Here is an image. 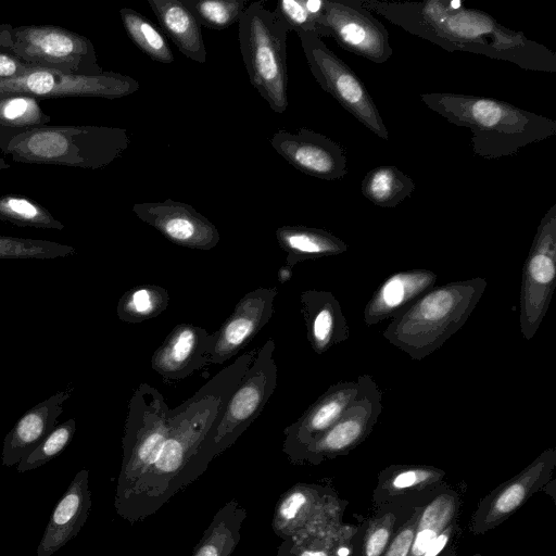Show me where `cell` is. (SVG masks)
<instances>
[{"instance_id":"obj_1","label":"cell","mask_w":556,"mask_h":556,"mask_svg":"<svg viewBox=\"0 0 556 556\" xmlns=\"http://www.w3.org/2000/svg\"><path fill=\"white\" fill-rule=\"evenodd\" d=\"M257 349L241 354L218 371L191 397L169 410V433L156 459L114 506L134 525L155 514L177 492L207 469L204 441L240 383Z\"/></svg>"},{"instance_id":"obj_2","label":"cell","mask_w":556,"mask_h":556,"mask_svg":"<svg viewBox=\"0 0 556 556\" xmlns=\"http://www.w3.org/2000/svg\"><path fill=\"white\" fill-rule=\"evenodd\" d=\"M405 31L453 52H470L506 61L527 71L556 72V53L521 31L509 29L490 14L459 0L420 2L358 0Z\"/></svg>"},{"instance_id":"obj_3","label":"cell","mask_w":556,"mask_h":556,"mask_svg":"<svg viewBox=\"0 0 556 556\" xmlns=\"http://www.w3.org/2000/svg\"><path fill=\"white\" fill-rule=\"evenodd\" d=\"M420 99L450 123L468 128L473 154L486 160L556 135V121L497 99L453 92L421 93Z\"/></svg>"},{"instance_id":"obj_4","label":"cell","mask_w":556,"mask_h":556,"mask_svg":"<svg viewBox=\"0 0 556 556\" xmlns=\"http://www.w3.org/2000/svg\"><path fill=\"white\" fill-rule=\"evenodd\" d=\"M482 277L434 286L397 314L382 337L413 361H422L463 328L481 300Z\"/></svg>"},{"instance_id":"obj_5","label":"cell","mask_w":556,"mask_h":556,"mask_svg":"<svg viewBox=\"0 0 556 556\" xmlns=\"http://www.w3.org/2000/svg\"><path fill=\"white\" fill-rule=\"evenodd\" d=\"M126 129L104 126H40L0 142L15 162L97 169L111 164L129 146Z\"/></svg>"},{"instance_id":"obj_6","label":"cell","mask_w":556,"mask_h":556,"mask_svg":"<svg viewBox=\"0 0 556 556\" xmlns=\"http://www.w3.org/2000/svg\"><path fill=\"white\" fill-rule=\"evenodd\" d=\"M239 24V46L250 83L276 113L288 108V28L265 1L251 2Z\"/></svg>"},{"instance_id":"obj_7","label":"cell","mask_w":556,"mask_h":556,"mask_svg":"<svg viewBox=\"0 0 556 556\" xmlns=\"http://www.w3.org/2000/svg\"><path fill=\"white\" fill-rule=\"evenodd\" d=\"M169 410L154 387L142 382L135 389L128 402L114 502L122 500L156 459L169 433Z\"/></svg>"},{"instance_id":"obj_8","label":"cell","mask_w":556,"mask_h":556,"mask_svg":"<svg viewBox=\"0 0 556 556\" xmlns=\"http://www.w3.org/2000/svg\"><path fill=\"white\" fill-rule=\"evenodd\" d=\"M276 344L268 339L260 349L230 395L224 410L203 444V457L210 463L241 437L263 412L277 387Z\"/></svg>"},{"instance_id":"obj_9","label":"cell","mask_w":556,"mask_h":556,"mask_svg":"<svg viewBox=\"0 0 556 556\" xmlns=\"http://www.w3.org/2000/svg\"><path fill=\"white\" fill-rule=\"evenodd\" d=\"M29 66L78 75H100L93 43L85 36L55 25L9 28L5 43Z\"/></svg>"},{"instance_id":"obj_10","label":"cell","mask_w":556,"mask_h":556,"mask_svg":"<svg viewBox=\"0 0 556 556\" xmlns=\"http://www.w3.org/2000/svg\"><path fill=\"white\" fill-rule=\"evenodd\" d=\"M298 36L309 70L321 89L377 137L389 139V131L372 98L353 70L321 38L305 33Z\"/></svg>"},{"instance_id":"obj_11","label":"cell","mask_w":556,"mask_h":556,"mask_svg":"<svg viewBox=\"0 0 556 556\" xmlns=\"http://www.w3.org/2000/svg\"><path fill=\"white\" fill-rule=\"evenodd\" d=\"M556 286V204L541 218L523 264L519 325L522 337L531 340L549 307Z\"/></svg>"},{"instance_id":"obj_12","label":"cell","mask_w":556,"mask_h":556,"mask_svg":"<svg viewBox=\"0 0 556 556\" xmlns=\"http://www.w3.org/2000/svg\"><path fill=\"white\" fill-rule=\"evenodd\" d=\"M346 505L331 486L296 483L279 497L271 527L282 540L321 534L343 522Z\"/></svg>"},{"instance_id":"obj_13","label":"cell","mask_w":556,"mask_h":556,"mask_svg":"<svg viewBox=\"0 0 556 556\" xmlns=\"http://www.w3.org/2000/svg\"><path fill=\"white\" fill-rule=\"evenodd\" d=\"M139 83L115 72L100 75H78L29 66L22 75L0 79V97L25 94L36 99L96 97L116 99L139 89Z\"/></svg>"},{"instance_id":"obj_14","label":"cell","mask_w":556,"mask_h":556,"mask_svg":"<svg viewBox=\"0 0 556 556\" xmlns=\"http://www.w3.org/2000/svg\"><path fill=\"white\" fill-rule=\"evenodd\" d=\"M356 380V395L340 418L307 447L301 464L316 466L348 455L372 432L383 409V393L370 375L358 376Z\"/></svg>"},{"instance_id":"obj_15","label":"cell","mask_w":556,"mask_h":556,"mask_svg":"<svg viewBox=\"0 0 556 556\" xmlns=\"http://www.w3.org/2000/svg\"><path fill=\"white\" fill-rule=\"evenodd\" d=\"M556 467V448L544 450L521 471L482 497L473 510L468 530L484 534L515 514L534 493L547 486Z\"/></svg>"},{"instance_id":"obj_16","label":"cell","mask_w":556,"mask_h":556,"mask_svg":"<svg viewBox=\"0 0 556 556\" xmlns=\"http://www.w3.org/2000/svg\"><path fill=\"white\" fill-rule=\"evenodd\" d=\"M320 22L342 49L374 63L393 53L389 31L358 0H324Z\"/></svg>"},{"instance_id":"obj_17","label":"cell","mask_w":556,"mask_h":556,"mask_svg":"<svg viewBox=\"0 0 556 556\" xmlns=\"http://www.w3.org/2000/svg\"><path fill=\"white\" fill-rule=\"evenodd\" d=\"M273 148L289 164L306 175L338 180L348 174V156L341 144L311 129L280 130L270 139Z\"/></svg>"},{"instance_id":"obj_18","label":"cell","mask_w":556,"mask_h":556,"mask_svg":"<svg viewBox=\"0 0 556 556\" xmlns=\"http://www.w3.org/2000/svg\"><path fill=\"white\" fill-rule=\"evenodd\" d=\"M132 212L167 240L180 247L208 251L220 240L216 226L187 203L172 199L137 203L132 206Z\"/></svg>"},{"instance_id":"obj_19","label":"cell","mask_w":556,"mask_h":556,"mask_svg":"<svg viewBox=\"0 0 556 556\" xmlns=\"http://www.w3.org/2000/svg\"><path fill=\"white\" fill-rule=\"evenodd\" d=\"M277 288H257L244 294L214 332L210 364H223L238 354L267 325L275 313Z\"/></svg>"},{"instance_id":"obj_20","label":"cell","mask_w":556,"mask_h":556,"mask_svg":"<svg viewBox=\"0 0 556 556\" xmlns=\"http://www.w3.org/2000/svg\"><path fill=\"white\" fill-rule=\"evenodd\" d=\"M358 389L357 380L331 384L294 422L283 430L282 452L300 465L307 447L343 414Z\"/></svg>"},{"instance_id":"obj_21","label":"cell","mask_w":556,"mask_h":556,"mask_svg":"<svg viewBox=\"0 0 556 556\" xmlns=\"http://www.w3.org/2000/svg\"><path fill=\"white\" fill-rule=\"evenodd\" d=\"M462 506V494L448 483L443 485L418 516L408 556H441L456 546L463 533Z\"/></svg>"},{"instance_id":"obj_22","label":"cell","mask_w":556,"mask_h":556,"mask_svg":"<svg viewBox=\"0 0 556 556\" xmlns=\"http://www.w3.org/2000/svg\"><path fill=\"white\" fill-rule=\"evenodd\" d=\"M215 334L192 324L176 325L151 357L165 382H177L210 364Z\"/></svg>"},{"instance_id":"obj_23","label":"cell","mask_w":556,"mask_h":556,"mask_svg":"<svg viewBox=\"0 0 556 556\" xmlns=\"http://www.w3.org/2000/svg\"><path fill=\"white\" fill-rule=\"evenodd\" d=\"M446 483V472L439 467L390 465L378 473L371 497L372 509L391 502L426 505Z\"/></svg>"},{"instance_id":"obj_24","label":"cell","mask_w":556,"mask_h":556,"mask_svg":"<svg viewBox=\"0 0 556 556\" xmlns=\"http://www.w3.org/2000/svg\"><path fill=\"white\" fill-rule=\"evenodd\" d=\"M91 507L89 471L79 470L56 503L37 547V556H51L76 536Z\"/></svg>"},{"instance_id":"obj_25","label":"cell","mask_w":556,"mask_h":556,"mask_svg":"<svg viewBox=\"0 0 556 556\" xmlns=\"http://www.w3.org/2000/svg\"><path fill=\"white\" fill-rule=\"evenodd\" d=\"M74 387L56 392L28 409L7 433L1 453L4 466L17 465L56 426L64 402L72 395Z\"/></svg>"},{"instance_id":"obj_26","label":"cell","mask_w":556,"mask_h":556,"mask_svg":"<svg viewBox=\"0 0 556 556\" xmlns=\"http://www.w3.org/2000/svg\"><path fill=\"white\" fill-rule=\"evenodd\" d=\"M437 274L430 269L397 271L384 279L365 305L367 327L394 318L418 296L435 286Z\"/></svg>"},{"instance_id":"obj_27","label":"cell","mask_w":556,"mask_h":556,"mask_svg":"<svg viewBox=\"0 0 556 556\" xmlns=\"http://www.w3.org/2000/svg\"><path fill=\"white\" fill-rule=\"evenodd\" d=\"M300 303L306 338L315 353L321 355L349 339L348 320L332 292L308 289L301 293Z\"/></svg>"},{"instance_id":"obj_28","label":"cell","mask_w":556,"mask_h":556,"mask_svg":"<svg viewBox=\"0 0 556 556\" xmlns=\"http://www.w3.org/2000/svg\"><path fill=\"white\" fill-rule=\"evenodd\" d=\"M165 35L188 59L205 63L201 26L181 0H148Z\"/></svg>"},{"instance_id":"obj_29","label":"cell","mask_w":556,"mask_h":556,"mask_svg":"<svg viewBox=\"0 0 556 556\" xmlns=\"http://www.w3.org/2000/svg\"><path fill=\"white\" fill-rule=\"evenodd\" d=\"M417 506L421 505L391 502L372 509L371 515L358 525L355 556H382L399 528Z\"/></svg>"},{"instance_id":"obj_30","label":"cell","mask_w":556,"mask_h":556,"mask_svg":"<svg viewBox=\"0 0 556 556\" xmlns=\"http://www.w3.org/2000/svg\"><path fill=\"white\" fill-rule=\"evenodd\" d=\"M276 238L287 253L286 264L290 267L307 260L339 255L349 249L348 244L333 233L302 225L278 227Z\"/></svg>"},{"instance_id":"obj_31","label":"cell","mask_w":556,"mask_h":556,"mask_svg":"<svg viewBox=\"0 0 556 556\" xmlns=\"http://www.w3.org/2000/svg\"><path fill=\"white\" fill-rule=\"evenodd\" d=\"M248 516L236 500L225 503L214 515L191 556H230L241 538Z\"/></svg>"},{"instance_id":"obj_32","label":"cell","mask_w":556,"mask_h":556,"mask_svg":"<svg viewBox=\"0 0 556 556\" xmlns=\"http://www.w3.org/2000/svg\"><path fill=\"white\" fill-rule=\"evenodd\" d=\"M413 179L394 165H380L369 170L362 180V194L377 206L393 208L410 197Z\"/></svg>"},{"instance_id":"obj_33","label":"cell","mask_w":556,"mask_h":556,"mask_svg":"<svg viewBox=\"0 0 556 556\" xmlns=\"http://www.w3.org/2000/svg\"><path fill=\"white\" fill-rule=\"evenodd\" d=\"M169 304L168 291L160 286L143 283L127 290L116 307L119 320L140 324L163 313Z\"/></svg>"},{"instance_id":"obj_34","label":"cell","mask_w":556,"mask_h":556,"mask_svg":"<svg viewBox=\"0 0 556 556\" xmlns=\"http://www.w3.org/2000/svg\"><path fill=\"white\" fill-rule=\"evenodd\" d=\"M119 15L128 37L143 53L164 64L174 61L164 35L152 22L130 8H122Z\"/></svg>"},{"instance_id":"obj_35","label":"cell","mask_w":556,"mask_h":556,"mask_svg":"<svg viewBox=\"0 0 556 556\" xmlns=\"http://www.w3.org/2000/svg\"><path fill=\"white\" fill-rule=\"evenodd\" d=\"M0 222L39 229L63 230L65 227L46 207L20 194L0 197Z\"/></svg>"},{"instance_id":"obj_36","label":"cell","mask_w":556,"mask_h":556,"mask_svg":"<svg viewBox=\"0 0 556 556\" xmlns=\"http://www.w3.org/2000/svg\"><path fill=\"white\" fill-rule=\"evenodd\" d=\"M51 116L46 114L39 100L25 94H9L0 97V127L22 131L25 129L46 126Z\"/></svg>"},{"instance_id":"obj_37","label":"cell","mask_w":556,"mask_h":556,"mask_svg":"<svg viewBox=\"0 0 556 556\" xmlns=\"http://www.w3.org/2000/svg\"><path fill=\"white\" fill-rule=\"evenodd\" d=\"M200 26L222 30L238 23L250 4L247 0H181Z\"/></svg>"},{"instance_id":"obj_38","label":"cell","mask_w":556,"mask_h":556,"mask_svg":"<svg viewBox=\"0 0 556 556\" xmlns=\"http://www.w3.org/2000/svg\"><path fill=\"white\" fill-rule=\"evenodd\" d=\"M75 253V248L67 244L0 235V260H50L71 256Z\"/></svg>"},{"instance_id":"obj_39","label":"cell","mask_w":556,"mask_h":556,"mask_svg":"<svg viewBox=\"0 0 556 556\" xmlns=\"http://www.w3.org/2000/svg\"><path fill=\"white\" fill-rule=\"evenodd\" d=\"M76 431L74 418L65 420L54 429L16 465L17 472H26L36 469L50 462L70 444Z\"/></svg>"},{"instance_id":"obj_40","label":"cell","mask_w":556,"mask_h":556,"mask_svg":"<svg viewBox=\"0 0 556 556\" xmlns=\"http://www.w3.org/2000/svg\"><path fill=\"white\" fill-rule=\"evenodd\" d=\"M273 11L289 31L330 37L329 30L306 11L302 0H279Z\"/></svg>"},{"instance_id":"obj_41","label":"cell","mask_w":556,"mask_h":556,"mask_svg":"<svg viewBox=\"0 0 556 556\" xmlns=\"http://www.w3.org/2000/svg\"><path fill=\"white\" fill-rule=\"evenodd\" d=\"M426 505L417 506L414 508L408 519L399 528L394 534L382 556H408L416 530L418 516Z\"/></svg>"},{"instance_id":"obj_42","label":"cell","mask_w":556,"mask_h":556,"mask_svg":"<svg viewBox=\"0 0 556 556\" xmlns=\"http://www.w3.org/2000/svg\"><path fill=\"white\" fill-rule=\"evenodd\" d=\"M358 526L341 525L327 532V540L333 556H355Z\"/></svg>"},{"instance_id":"obj_43","label":"cell","mask_w":556,"mask_h":556,"mask_svg":"<svg viewBox=\"0 0 556 556\" xmlns=\"http://www.w3.org/2000/svg\"><path fill=\"white\" fill-rule=\"evenodd\" d=\"M327 532L292 541L291 556H333Z\"/></svg>"},{"instance_id":"obj_44","label":"cell","mask_w":556,"mask_h":556,"mask_svg":"<svg viewBox=\"0 0 556 556\" xmlns=\"http://www.w3.org/2000/svg\"><path fill=\"white\" fill-rule=\"evenodd\" d=\"M29 65L11 52L0 51V79H9L22 75Z\"/></svg>"},{"instance_id":"obj_45","label":"cell","mask_w":556,"mask_h":556,"mask_svg":"<svg viewBox=\"0 0 556 556\" xmlns=\"http://www.w3.org/2000/svg\"><path fill=\"white\" fill-rule=\"evenodd\" d=\"M302 2L306 11L321 24L324 0H302Z\"/></svg>"},{"instance_id":"obj_46","label":"cell","mask_w":556,"mask_h":556,"mask_svg":"<svg viewBox=\"0 0 556 556\" xmlns=\"http://www.w3.org/2000/svg\"><path fill=\"white\" fill-rule=\"evenodd\" d=\"M291 277H292V267H290L289 265L286 264L279 268L277 278L280 283H286L287 281H289L291 279Z\"/></svg>"},{"instance_id":"obj_47","label":"cell","mask_w":556,"mask_h":556,"mask_svg":"<svg viewBox=\"0 0 556 556\" xmlns=\"http://www.w3.org/2000/svg\"><path fill=\"white\" fill-rule=\"evenodd\" d=\"M292 540H282L274 556H291Z\"/></svg>"},{"instance_id":"obj_48","label":"cell","mask_w":556,"mask_h":556,"mask_svg":"<svg viewBox=\"0 0 556 556\" xmlns=\"http://www.w3.org/2000/svg\"><path fill=\"white\" fill-rule=\"evenodd\" d=\"M441 556H464V555H459L457 553V549H456V546L454 547H451L448 551H446L444 554H442ZM469 556H485V555H482V554H473V555H469Z\"/></svg>"},{"instance_id":"obj_49","label":"cell","mask_w":556,"mask_h":556,"mask_svg":"<svg viewBox=\"0 0 556 556\" xmlns=\"http://www.w3.org/2000/svg\"><path fill=\"white\" fill-rule=\"evenodd\" d=\"M0 142H1V140H0Z\"/></svg>"}]
</instances>
